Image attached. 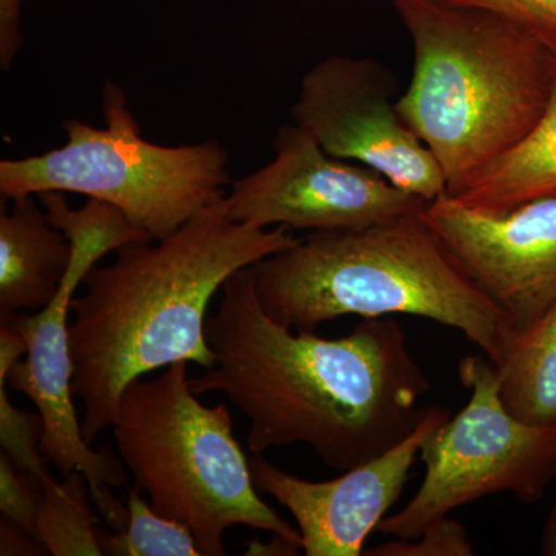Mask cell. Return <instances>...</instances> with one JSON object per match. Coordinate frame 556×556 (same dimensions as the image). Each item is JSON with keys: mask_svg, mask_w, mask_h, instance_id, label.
Returning a JSON list of instances; mask_svg holds the SVG:
<instances>
[{"mask_svg": "<svg viewBox=\"0 0 556 556\" xmlns=\"http://www.w3.org/2000/svg\"><path fill=\"white\" fill-rule=\"evenodd\" d=\"M222 291L206 321L214 367L189 382L248 417L249 452L305 444L345 471L393 448L426 416L430 379L396 318H365L345 338L325 339L274 320L248 268Z\"/></svg>", "mask_w": 556, "mask_h": 556, "instance_id": "obj_1", "label": "cell"}, {"mask_svg": "<svg viewBox=\"0 0 556 556\" xmlns=\"http://www.w3.org/2000/svg\"><path fill=\"white\" fill-rule=\"evenodd\" d=\"M152 241L127 244L110 265H94L84 278L86 294L73 299V394L84 404L89 444L113 427L121 394L135 379L178 362L214 367L208 303L233 274L298 239L281 226L230 218L223 193L174 233Z\"/></svg>", "mask_w": 556, "mask_h": 556, "instance_id": "obj_2", "label": "cell"}, {"mask_svg": "<svg viewBox=\"0 0 556 556\" xmlns=\"http://www.w3.org/2000/svg\"><path fill=\"white\" fill-rule=\"evenodd\" d=\"M424 208L367 228L309 232L249 266L263 309L306 332L345 316L430 318L463 332L500 367L518 334Z\"/></svg>", "mask_w": 556, "mask_h": 556, "instance_id": "obj_3", "label": "cell"}, {"mask_svg": "<svg viewBox=\"0 0 556 556\" xmlns=\"http://www.w3.org/2000/svg\"><path fill=\"white\" fill-rule=\"evenodd\" d=\"M391 2L413 46L399 113L456 197L536 126L554 91L556 58L490 11L442 0Z\"/></svg>", "mask_w": 556, "mask_h": 556, "instance_id": "obj_4", "label": "cell"}, {"mask_svg": "<svg viewBox=\"0 0 556 556\" xmlns=\"http://www.w3.org/2000/svg\"><path fill=\"white\" fill-rule=\"evenodd\" d=\"M188 362L160 378L135 379L119 399L113 438L135 489L159 514L188 527L201 556H225L230 527L276 533L303 547L299 529L263 501L233 437L228 405L206 407Z\"/></svg>", "mask_w": 556, "mask_h": 556, "instance_id": "obj_5", "label": "cell"}, {"mask_svg": "<svg viewBox=\"0 0 556 556\" xmlns=\"http://www.w3.org/2000/svg\"><path fill=\"white\" fill-rule=\"evenodd\" d=\"M104 127L62 124L64 146L27 159L0 161L3 200L68 192L119 208L131 225L161 240L195 217L232 182L229 153L217 139L153 144L113 83L102 94Z\"/></svg>", "mask_w": 556, "mask_h": 556, "instance_id": "obj_6", "label": "cell"}, {"mask_svg": "<svg viewBox=\"0 0 556 556\" xmlns=\"http://www.w3.org/2000/svg\"><path fill=\"white\" fill-rule=\"evenodd\" d=\"M39 200L51 225L72 243V260L60 292L47 308L31 316H2L3 324L27 340V357L10 369L7 382L38 407L43 420L40 448L47 460L62 477L72 471L86 477L94 507L116 532L129 519L126 504L113 495V489L126 485V470L109 448L94 452L84 439L83 422L73 404L75 362L70 346L68 314L76 289L104 255L127 244L149 241L150 236L104 201L89 199L83 207L73 208L62 192H43Z\"/></svg>", "mask_w": 556, "mask_h": 556, "instance_id": "obj_7", "label": "cell"}, {"mask_svg": "<svg viewBox=\"0 0 556 556\" xmlns=\"http://www.w3.org/2000/svg\"><path fill=\"white\" fill-rule=\"evenodd\" d=\"M459 379L470 401L424 441L422 484L407 506L380 522L383 535L419 536L456 508L496 493L535 504L556 479V426L511 415L496 365L486 356L464 357Z\"/></svg>", "mask_w": 556, "mask_h": 556, "instance_id": "obj_8", "label": "cell"}, {"mask_svg": "<svg viewBox=\"0 0 556 556\" xmlns=\"http://www.w3.org/2000/svg\"><path fill=\"white\" fill-rule=\"evenodd\" d=\"M396 93V76L380 62L329 56L303 76L292 119L329 155L369 167L431 203L447 195V181L399 113Z\"/></svg>", "mask_w": 556, "mask_h": 556, "instance_id": "obj_9", "label": "cell"}, {"mask_svg": "<svg viewBox=\"0 0 556 556\" xmlns=\"http://www.w3.org/2000/svg\"><path fill=\"white\" fill-rule=\"evenodd\" d=\"M273 148L269 164L230 182L226 197L236 222L328 232L367 228L427 206L378 172L329 155L295 123L278 129Z\"/></svg>", "mask_w": 556, "mask_h": 556, "instance_id": "obj_10", "label": "cell"}, {"mask_svg": "<svg viewBox=\"0 0 556 556\" xmlns=\"http://www.w3.org/2000/svg\"><path fill=\"white\" fill-rule=\"evenodd\" d=\"M424 218L517 334L556 305V199L490 214L447 193L427 203Z\"/></svg>", "mask_w": 556, "mask_h": 556, "instance_id": "obj_11", "label": "cell"}, {"mask_svg": "<svg viewBox=\"0 0 556 556\" xmlns=\"http://www.w3.org/2000/svg\"><path fill=\"white\" fill-rule=\"evenodd\" d=\"M450 417L445 408L428 407L393 448L324 482L294 477L255 455L249 460L252 481L291 511L306 556H361L372 530L396 506L424 441Z\"/></svg>", "mask_w": 556, "mask_h": 556, "instance_id": "obj_12", "label": "cell"}, {"mask_svg": "<svg viewBox=\"0 0 556 556\" xmlns=\"http://www.w3.org/2000/svg\"><path fill=\"white\" fill-rule=\"evenodd\" d=\"M72 243L54 228L38 197H20L0 212V316L47 308L62 287Z\"/></svg>", "mask_w": 556, "mask_h": 556, "instance_id": "obj_13", "label": "cell"}, {"mask_svg": "<svg viewBox=\"0 0 556 556\" xmlns=\"http://www.w3.org/2000/svg\"><path fill=\"white\" fill-rule=\"evenodd\" d=\"M453 199L490 214L556 199V83L546 112L530 134Z\"/></svg>", "mask_w": 556, "mask_h": 556, "instance_id": "obj_14", "label": "cell"}, {"mask_svg": "<svg viewBox=\"0 0 556 556\" xmlns=\"http://www.w3.org/2000/svg\"><path fill=\"white\" fill-rule=\"evenodd\" d=\"M497 368L500 393L511 415L556 426V305L518 334Z\"/></svg>", "mask_w": 556, "mask_h": 556, "instance_id": "obj_15", "label": "cell"}, {"mask_svg": "<svg viewBox=\"0 0 556 556\" xmlns=\"http://www.w3.org/2000/svg\"><path fill=\"white\" fill-rule=\"evenodd\" d=\"M98 518L89 482L80 471L62 481L47 478L42 485L38 536L53 556H101Z\"/></svg>", "mask_w": 556, "mask_h": 556, "instance_id": "obj_16", "label": "cell"}, {"mask_svg": "<svg viewBox=\"0 0 556 556\" xmlns=\"http://www.w3.org/2000/svg\"><path fill=\"white\" fill-rule=\"evenodd\" d=\"M135 486L127 489L129 519L123 530L100 532L102 554L110 556H201L188 527L159 514Z\"/></svg>", "mask_w": 556, "mask_h": 556, "instance_id": "obj_17", "label": "cell"}, {"mask_svg": "<svg viewBox=\"0 0 556 556\" xmlns=\"http://www.w3.org/2000/svg\"><path fill=\"white\" fill-rule=\"evenodd\" d=\"M43 420L38 413L25 412L11 404L5 383H0V445L2 453L20 470L40 485L50 478L47 457L40 448Z\"/></svg>", "mask_w": 556, "mask_h": 556, "instance_id": "obj_18", "label": "cell"}, {"mask_svg": "<svg viewBox=\"0 0 556 556\" xmlns=\"http://www.w3.org/2000/svg\"><path fill=\"white\" fill-rule=\"evenodd\" d=\"M477 554L466 527L442 518L424 530L419 536L393 538L378 546L365 548V556H471Z\"/></svg>", "mask_w": 556, "mask_h": 556, "instance_id": "obj_19", "label": "cell"}, {"mask_svg": "<svg viewBox=\"0 0 556 556\" xmlns=\"http://www.w3.org/2000/svg\"><path fill=\"white\" fill-rule=\"evenodd\" d=\"M490 11L517 25L556 58V0H442Z\"/></svg>", "mask_w": 556, "mask_h": 556, "instance_id": "obj_20", "label": "cell"}, {"mask_svg": "<svg viewBox=\"0 0 556 556\" xmlns=\"http://www.w3.org/2000/svg\"><path fill=\"white\" fill-rule=\"evenodd\" d=\"M42 485L0 455V511L10 521L38 536V517Z\"/></svg>", "mask_w": 556, "mask_h": 556, "instance_id": "obj_21", "label": "cell"}, {"mask_svg": "<svg viewBox=\"0 0 556 556\" xmlns=\"http://www.w3.org/2000/svg\"><path fill=\"white\" fill-rule=\"evenodd\" d=\"M25 0H0V68L10 70L22 42V9Z\"/></svg>", "mask_w": 556, "mask_h": 556, "instance_id": "obj_22", "label": "cell"}, {"mask_svg": "<svg viewBox=\"0 0 556 556\" xmlns=\"http://www.w3.org/2000/svg\"><path fill=\"white\" fill-rule=\"evenodd\" d=\"M49 554L42 541L22 529L16 522L3 517L0 522V555H43Z\"/></svg>", "mask_w": 556, "mask_h": 556, "instance_id": "obj_23", "label": "cell"}, {"mask_svg": "<svg viewBox=\"0 0 556 556\" xmlns=\"http://www.w3.org/2000/svg\"><path fill=\"white\" fill-rule=\"evenodd\" d=\"M27 354V340L10 325L0 327V383L7 382V375L21 357Z\"/></svg>", "mask_w": 556, "mask_h": 556, "instance_id": "obj_24", "label": "cell"}, {"mask_svg": "<svg viewBox=\"0 0 556 556\" xmlns=\"http://www.w3.org/2000/svg\"><path fill=\"white\" fill-rule=\"evenodd\" d=\"M302 551L303 547L300 546V544L292 543V541L287 540V538L273 533L268 543H263V541L260 540L249 541L244 555L295 556L302 554Z\"/></svg>", "mask_w": 556, "mask_h": 556, "instance_id": "obj_25", "label": "cell"}, {"mask_svg": "<svg viewBox=\"0 0 556 556\" xmlns=\"http://www.w3.org/2000/svg\"><path fill=\"white\" fill-rule=\"evenodd\" d=\"M541 554L556 556V501L548 511L543 535H541Z\"/></svg>", "mask_w": 556, "mask_h": 556, "instance_id": "obj_26", "label": "cell"}]
</instances>
